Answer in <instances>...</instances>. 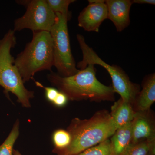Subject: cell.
I'll list each match as a JSON object with an SVG mask.
<instances>
[{
    "label": "cell",
    "instance_id": "18",
    "mask_svg": "<svg viewBox=\"0 0 155 155\" xmlns=\"http://www.w3.org/2000/svg\"><path fill=\"white\" fill-rule=\"evenodd\" d=\"M50 8L55 13L71 15L69 11V5L74 2V0H46Z\"/></svg>",
    "mask_w": 155,
    "mask_h": 155
},
{
    "label": "cell",
    "instance_id": "2",
    "mask_svg": "<svg viewBox=\"0 0 155 155\" xmlns=\"http://www.w3.org/2000/svg\"><path fill=\"white\" fill-rule=\"evenodd\" d=\"M116 126L110 113L104 110L89 119H72L67 128L71 137L69 146L60 151L65 155H76L109 139L115 133Z\"/></svg>",
    "mask_w": 155,
    "mask_h": 155
},
{
    "label": "cell",
    "instance_id": "23",
    "mask_svg": "<svg viewBox=\"0 0 155 155\" xmlns=\"http://www.w3.org/2000/svg\"><path fill=\"white\" fill-rule=\"evenodd\" d=\"M13 155H22L20 153L19 151L17 150H13Z\"/></svg>",
    "mask_w": 155,
    "mask_h": 155
},
{
    "label": "cell",
    "instance_id": "7",
    "mask_svg": "<svg viewBox=\"0 0 155 155\" xmlns=\"http://www.w3.org/2000/svg\"><path fill=\"white\" fill-rule=\"evenodd\" d=\"M24 6L26 8L25 14L14 20V31L28 29L32 32H50L55 22L57 15L46 0L26 1Z\"/></svg>",
    "mask_w": 155,
    "mask_h": 155
},
{
    "label": "cell",
    "instance_id": "9",
    "mask_svg": "<svg viewBox=\"0 0 155 155\" xmlns=\"http://www.w3.org/2000/svg\"><path fill=\"white\" fill-rule=\"evenodd\" d=\"M150 110L135 112L131 122L132 140L131 145L144 141L155 140V120Z\"/></svg>",
    "mask_w": 155,
    "mask_h": 155
},
{
    "label": "cell",
    "instance_id": "8",
    "mask_svg": "<svg viewBox=\"0 0 155 155\" xmlns=\"http://www.w3.org/2000/svg\"><path fill=\"white\" fill-rule=\"evenodd\" d=\"M88 5L78 16V25L86 31L98 32L101 24L107 19V7L104 0H88Z\"/></svg>",
    "mask_w": 155,
    "mask_h": 155
},
{
    "label": "cell",
    "instance_id": "14",
    "mask_svg": "<svg viewBox=\"0 0 155 155\" xmlns=\"http://www.w3.org/2000/svg\"><path fill=\"white\" fill-rule=\"evenodd\" d=\"M19 122L17 120L5 141L0 145V155H14V146L19 134Z\"/></svg>",
    "mask_w": 155,
    "mask_h": 155
},
{
    "label": "cell",
    "instance_id": "11",
    "mask_svg": "<svg viewBox=\"0 0 155 155\" xmlns=\"http://www.w3.org/2000/svg\"><path fill=\"white\" fill-rule=\"evenodd\" d=\"M155 101V75L150 74L145 78L142 88L136 98L133 109L135 112L150 110Z\"/></svg>",
    "mask_w": 155,
    "mask_h": 155
},
{
    "label": "cell",
    "instance_id": "6",
    "mask_svg": "<svg viewBox=\"0 0 155 155\" xmlns=\"http://www.w3.org/2000/svg\"><path fill=\"white\" fill-rule=\"evenodd\" d=\"M55 22L50 31L53 41L54 66L63 77L75 75L79 71L72 54L67 22L71 15L55 13Z\"/></svg>",
    "mask_w": 155,
    "mask_h": 155
},
{
    "label": "cell",
    "instance_id": "13",
    "mask_svg": "<svg viewBox=\"0 0 155 155\" xmlns=\"http://www.w3.org/2000/svg\"><path fill=\"white\" fill-rule=\"evenodd\" d=\"M111 110L110 114L116 129L131 123L135 114L132 106L121 98L114 103Z\"/></svg>",
    "mask_w": 155,
    "mask_h": 155
},
{
    "label": "cell",
    "instance_id": "16",
    "mask_svg": "<svg viewBox=\"0 0 155 155\" xmlns=\"http://www.w3.org/2000/svg\"><path fill=\"white\" fill-rule=\"evenodd\" d=\"M52 141L54 149L64 150L69 146L71 143V135L67 130L58 129L53 134Z\"/></svg>",
    "mask_w": 155,
    "mask_h": 155
},
{
    "label": "cell",
    "instance_id": "22",
    "mask_svg": "<svg viewBox=\"0 0 155 155\" xmlns=\"http://www.w3.org/2000/svg\"><path fill=\"white\" fill-rule=\"evenodd\" d=\"M53 152L57 154L58 155H65L64 153H62V152L60 151L57 150H53Z\"/></svg>",
    "mask_w": 155,
    "mask_h": 155
},
{
    "label": "cell",
    "instance_id": "3",
    "mask_svg": "<svg viewBox=\"0 0 155 155\" xmlns=\"http://www.w3.org/2000/svg\"><path fill=\"white\" fill-rule=\"evenodd\" d=\"M52 39L48 31H33L31 41L14 59L23 82L33 78L35 74L43 70L51 71L54 66Z\"/></svg>",
    "mask_w": 155,
    "mask_h": 155
},
{
    "label": "cell",
    "instance_id": "10",
    "mask_svg": "<svg viewBox=\"0 0 155 155\" xmlns=\"http://www.w3.org/2000/svg\"><path fill=\"white\" fill-rule=\"evenodd\" d=\"M107 19L114 23L116 30L121 32L130 23V11L133 4L130 0H106Z\"/></svg>",
    "mask_w": 155,
    "mask_h": 155
},
{
    "label": "cell",
    "instance_id": "19",
    "mask_svg": "<svg viewBox=\"0 0 155 155\" xmlns=\"http://www.w3.org/2000/svg\"><path fill=\"white\" fill-rule=\"evenodd\" d=\"M36 84L37 86L44 89L46 98L49 102L52 104L54 101L57 97L60 91L54 87H45L43 86L41 84L38 82H36Z\"/></svg>",
    "mask_w": 155,
    "mask_h": 155
},
{
    "label": "cell",
    "instance_id": "5",
    "mask_svg": "<svg viewBox=\"0 0 155 155\" xmlns=\"http://www.w3.org/2000/svg\"><path fill=\"white\" fill-rule=\"evenodd\" d=\"M77 39L82 51V61L78 63L76 67L79 70L85 69L89 64L97 65L105 69L109 73L115 93L120 95L121 98L132 106L140 90L138 84L132 82L122 68L116 65H110L103 61L85 41L84 37L77 35Z\"/></svg>",
    "mask_w": 155,
    "mask_h": 155
},
{
    "label": "cell",
    "instance_id": "12",
    "mask_svg": "<svg viewBox=\"0 0 155 155\" xmlns=\"http://www.w3.org/2000/svg\"><path fill=\"white\" fill-rule=\"evenodd\" d=\"M111 137L110 146L112 155H124L131 144V122L116 129Z\"/></svg>",
    "mask_w": 155,
    "mask_h": 155
},
{
    "label": "cell",
    "instance_id": "15",
    "mask_svg": "<svg viewBox=\"0 0 155 155\" xmlns=\"http://www.w3.org/2000/svg\"><path fill=\"white\" fill-rule=\"evenodd\" d=\"M155 154V140L144 141L131 145L123 155Z\"/></svg>",
    "mask_w": 155,
    "mask_h": 155
},
{
    "label": "cell",
    "instance_id": "21",
    "mask_svg": "<svg viewBox=\"0 0 155 155\" xmlns=\"http://www.w3.org/2000/svg\"><path fill=\"white\" fill-rule=\"evenodd\" d=\"M132 3H136V4H147L150 5H155V0H133L132 1Z\"/></svg>",
    "mask_w": 155,
    "mask_h": 155
},
{
    "label": "cell",
    "instance_id": "1",
    "mask_svg": "<svg viewBox=\"0 0 155 155\" xmlns=\"http://www.w3.org/2000/svg\"><path fill=\"white\" fill-rule=\"evenodd\" d=\"M48 79L59 91L66 94L71 101L89 100L100 102L113 101L115 94L112 86H107L97 80L94 65L89 64L75 75L63 77L58 73L51 72Z\"/></svg>",
    "mask_w": 155,
    "mask_h": 155
},
{
    "label": "cell",
    "instance_id": "20",
    "mask_svg": "<svg viewBox=\"0 0 155 155\" xmlns=\"http://www.w3.org/2000/svg\"><path fill=\"white\" fill-rule=\"evenodd\" d=\"M68 100V97L66 94L60 91L52 104L58 107H62L66 105Z\"/></svg>",
    "mask_w": 155,
    "mask_h": 155
},
{
    "label": "cell",
    "instance_id": "4",
    "mask_svg": "<svg viewBox=\"0 0 155 155\" xmlns=\"http://www.w3.org/2000/svg\"><path fill=\"white\" fill-rule=\"evenodd\" d=\"M15 32L10 29L0 39V86L6 94L12 93L17 97L18 102L24 107L29 108L34 92L24 86L19 70L14 65L15 59L11 54V49L17 43Z\"/></svg>",
    "mask_w": 155,
    "mask_h": 155
},
{
    "label": "cell",
    "instance_id": "17",
    "mask_svg": "<svg viewBox=\"0 0 155 155\" xmlns=\"http://www.w3.org/2000/svg\"><path fill=\"white\" fill-rule=\"evenodd\" d=\"M76 155H112L110 139H107Z\"/></svg>",
    "mask_w": 155,
    "mask_h": 155
},
{
    "label": "cell",
    "instance_id": "24",
    "mask_svg": "<svg viewBox=\"0 0 155 155\" xmlns=\"http://www.w3.org/2000/svg\"><path fill=\"white\" fill-rule=\"evenodd\" d=\"M155 155V154H153V155Z\"/></svg>",
    "mask_w": 155,
    "mask_h": 155
}]
</instances>
